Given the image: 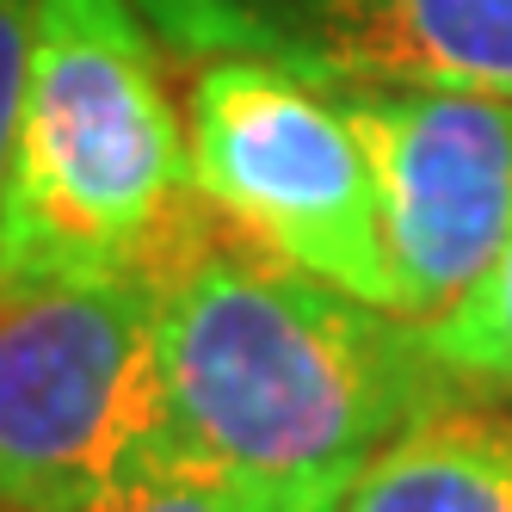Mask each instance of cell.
<instances>
[{
	"instance_id": "6da1fadb",
	"label": "cell",
	"mask_w": 512,
	"mask_h": 512,
	"mask_svg": "<svg viewBox=\"0 0 512 512\" xmlns=\"http://www.w3.org/2000/svg\"><path fill=\"white\" fill-rule=\"evenodd\" d=\"M149 272L167 451L297 512H340L401 432L463 395L414 321L266 253L204 198Z\"/></svg>"
},
{
	"instance_id": "7a4b0ae2",
	"label": "cell",
	"mask_w": 512,
	"mask_h": 512,
	"mask_svg": "<svg viewBox=\"0 0 512 512\" xmlns=\"http://www.w3.org/2000/svg\"><path fill=\"white\" fill-rule=\"evenodd\" d=\"M198 210L192 142L136 0H38L0 278L149 272Z\"/></svg>"
},
{
	"instance_id": "3957f363",
	"label": "cell",
	"mask_w": 512,
	"mask_h": 512,
	"mask_svg": "<svg viewBox=\"0 0 512 512\" xmlns=\"http://www.w3.org/2000/svg\"><path fill=\"white\" fill-rule=\"evenodd\" d=\"M161 445L155 272L0 278V512H81Z\"/></svg>"
},
{
	"instance_id": "277c9868",
	"label": "cell",
	"mask_w": 512,
	"mask_h": 512,
	"mask_svg": "<svg viewBox=\"0 0 512 512\" xmlns=\"http://www.w3.org/2000/svg\"><path fill=\"white\" fill-rule=\"evenodd\" d=\"M186 142L192 186L229 229L395 315L377 167L334 87L266 56H204Z\"/></svg>"
},
{
	"instance_id": "5b68a950",
	"label": "cell",
	"mask_w": 512,
	"mask_h": 512,
	"mask_svg": "<svg viewBox=\"0 0 512 512\" xmlns=\"http://www.w3.org/2000/svg\"><path fill=\"white\" fill-rule=\"evenodd\" d=\"M383 192L395 315L432 321L512 235V93L334 87Z\"/></svg>"
},
{
	"instance_id": "8992f818",
	"label": "cell",
	"mask_w": 512,
	"mask_h": 512,
	"mask_svg": "<svg viewBox=\"0 0 512 512\" xmlns=\"http://www.w3.org/2000/svg\"><path fill=\"white\" fill-rule=\"evenodd\" d=\"M192 56H266L321 87L512 93V0H136Z\"/></svg>"
},
{
	"instance_id": "52a82bcc",
	"label": "cell",
	"mask_w": 512,
	"mask_h": 512,
	"mask_svg": "<svg viewBox=\"0 0 512 512\" xmlns=\"http://www.w3.org/2000/svg\"><path fill=\"white\" fill-rule=\"evenodd\" d=\"M340 512H512V408L426 414L352 482Z\"/></svg>"
},
{
	"instance_id": "ba28073f",
	"label": "cell",
	"mask_w": 512,
	"mask_h": 512,
	"mask_svg": "<svg viewBox=\"0 0 512 512\" xmlns=\"http://www.w3.org/2000/svg\"><path fill=\"white\" fill-rule=\"evenodd\" d=\"M414 327L432 364L463 395H512V235L494 253V266L445 315L414 321Z\"/></svg>"
},
{
	"instance_id": "9c48e42d",
	"label": "cell",
	"mask_w": 512,
	"mask_h": 512,
	"mask_svg": "<svg viewBox=\"0 0 512 512\" xmlns=\"http://www.w3.org/2000/svg\"><path fill=\"white\" fill-rule=\"evenodd\" d=\"M81 512H297V506H284L247 482H229V475L161 445L149 457H136L124 475H112Z\"/></svg>"
},
{
	"instance_id": "30bf717a",
	"label": "cell",
	"mask_w": 512,
	"mask_h": 512,
	"mask_svg": "<svg viewBox=\"0 0 512 512\" xmlns=\"http://www.w3.org/2000/svg\"><path fill=\"white\" fill-rule=\"evenodd\" d=\"M31 50H38V0H0V204H7V173H13V142H19V112H25Z\"/></svg>"
}]
</instances>
